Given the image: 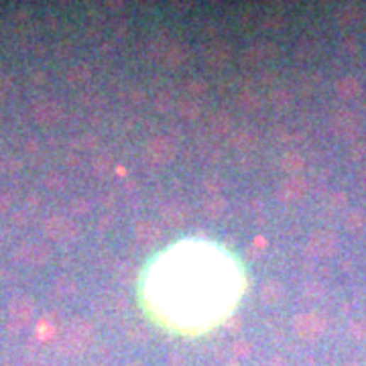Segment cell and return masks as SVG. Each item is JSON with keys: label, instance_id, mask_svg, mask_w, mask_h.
Returning <instances> with one entry per match:
<instances>
[{"label": "cell", "instance_id": "cell-16", "mask_svg": "<svg viewBox=\"0 0 366 366\" xmlns=\"http://www.w3.org/2000/svg\"><path fill=\"white\" fill-rule=\"evenodd\" d=\"M204 60L208 65H214V67H220L224 63L230 61V47L226 43H212L204 51Z\"/></svg>", "mask_w": 366, "mask_h": 366}, {"label": "cell", "instance_id": "cell-10", "mask_svg": "<svg viewBox=\"0 0 366 366\" xmlns=\"http://www.w3.org/2000/svg\"><path fill=\"white\" fill-rule=\"evenodd\" d=\"M30 114H33L35 121L41 122V124H53V122L60 121L63 110L55 100H37L30 108Z\"/></svg>", "mask_w": 366, "mask_h": 366}, {"label": "cell", "instance_id": "cell-31", "mask_svg": "<svg viewBox=\"0 0 366 366\" xmlns=\"http://www.w3.org/2000/svg\"><path fill=\"white\" fill-rule=\"evenodd\" d=\"M348 332H350L352 338H356V340H362V338H366V321L365 320L350 321V328H348Z\"/></svg>", "mask_w": 366, "mask_h": 366}, {"label": "cell", "instance_id": "cell-23", "mask_svg": "<svg viewBox=\"0 0 366 366\" xmlns=\"http://www.w3.org/2000/svg\"><path fill=\"white\" fill-rule=\"evenodd\" d=\"M269 98H271L273 106H277L279 110L291 106V102H293V94L287 88H274V90H271Z\"/></svg>", "mask_w": 366, "mask_h": 366}, {"label": "cell", "instance_id": "cell-9", "mask_svg": "<svg viewBox=\"0 0 366 366\" xmlns=\"http://www.w3.org/2000/svg\"><path fill=\"white\" fill-rule=\"evenodd\" d=\"M279 53V49L274 43H269V41H259V43H253L244 49L243 53V63L246 65H257V63H265V61L273 60L274 55Z\"/></svg>", "mask_w": 366, "mask_h": 366}, {"label": "cell", "instance_id": "cell-1", "mask_svg": "<svg viewBox=\"0 0 366 366\" xmlns=\"http://www.w3.org/2000/svg\"><path fill=\"white\" fill-rule=\"evenodd\" d=\"M149 55L155 61H161L167 67H179L187 61V47L182 41L169 39V37H157L149 45Z\"/></svg>", "mask_w": 366, "mask_h": 366}, {"label": "cell", "instance_id": "cell-2", "mask_svg": "<svg viewBox=\"0 0 366 366\" xmlns=\"http://www.w3.org/2000/svg\"><path fill=\"white\" fill-rule=\"evenodd\" d=\"M94 338V326L88 320H77L70 321L65 326V330L60 336V350L74 354V352H82Z\"/></svg>", "mask_w": 366, "mask_h": 366}, {"label": "cell", "instance_id": "cell-21", "mask_svg": "<svg viewBox=\"0 0 366 366\" xmlns=\"http://www.w3.org/2000/svg\"><path fill=\"white\" fill-rule=\"evenodd\" d=\"M232 145H234L236 149L248 151V149H253V147L257 145V135L250 133V131H238V133H234V137H232Z\"/></svg>", "mask_w": 366, "mask_h": 366}, {"label": "cell", "instance_id": "cell-35", "mask_svg": "<svg viewBox=\"0 0 366 366\" xmlns=\"http://www.w3.org/2000/svg\"><path fill=\"white\" fill-rule=\"evenodd\" d=\"M328 204H330V208H332V210H340V208H344V204H346V194L336 192V194L330 196Z\"/></svg>", "mask_w": 366, "mask_h": 366}, {"label": "cell", "instance_id": "cell-26", "mask_svg": "<svg viewBox=\"0 0 366 366\" xmlns=\"http://www.w3.org/2000/svg\"><path fill=\"white\" fill-rule=\"evenodd\" d=\"M238 102H240V106H243L244 110H248V112L259 110L260 104H262L260 96L259 94H255V92H243V94L238 96Z\"/></svg>", "mask_w": 366, "mask_h": 366}, {"label": "cell", "instance_id": "cell-34", "mask_svg": "<svg viewBox=\"0 0 366 366\" xmlns=\"http://www.w3.org/2000/svg\"><path fill=\"white\" fill-rule=\"evenodd\" d=\"M173 104V100H171V96L169 94H157V98H155V106H157V110H161V112H165V110H169V106Z\"/></svg>", "mask_w": 366, "mask_h": 366}, {"label": "cell", "instance_id": "cell-14", "mask_svg": "<svg viewBox=\"0 0 366 366\" xmlns=\"http://www.w3.org/2000/svg\"><path fill=\"white\" fill-rule=\"evenodd\" d=\"M18 259L27 262V265H41V262H45L49 259V248L39 243L25 244L18 250Z\"/></svg>", "mask_w": 366, "mask_h": 366}, {"label": "cell", "instance_id": "cell-22", "mask_svg": "<svg viewBox=\"0 0 366 366\" xmlns=\"http://www.w3.org/2000/svg\"><path fill=\"white\" fill-rule=\"evenodd\" d=\"M344 226L352 232H358L366 226V214L362 210H350L344 216Z\"/></svg>", "mask_w": 366, "mask_h": 366}, {"label": "cell", "instance_id": "cell-13", "mask_svg": "<svg viewBox=\"0 0 366 366\" xmlns=\"http://www.w3.org/2000/svg\"><path fill=\"white\" fill-rule=\"evenodd\" d=\"M161 218L165 220V224L169 226H182L187 220V208L183 206L182 201H167L159 208Z\"/></svg>", "mask_w": 366, "mask_h": 366}, {"label": "cell", "instance_id": "cell-38", "mask_svg": "<svg viewBox=\"0 0 366 366\" xmlns=\"http://www.w3.org/2000/svg\"><path fill=\"white\" fill-rule=\"evenodd\" d=\"M45 182L47 183H53V187H51V189H60L61 185L65 183V177H63V175H60V173H55V171H53V173H49V177H47Z\"/></svg>", "mask_w": 366, "mask_h": 366}, {"label": "cell", "instance_id": "cell-7", "mask_svg": "<svg viewBox=\"0 0 366 366\" xmlns=\"http://www.w3.org/2000/svg\"><path fill=\"white\" fill-rule=\"evenodd\" d=\"M79 232L77 222H74L67 216H51L45 222V234L47 238L55 240V243H67L74 240Z\"/></svg>", "mask_w": 366, "mask_h": 366}, {"label": "cell", "instance_id": "cell-43", "mask_svg": "<svg viewBox=\"0 0 366 366\" xmlns=\"http://www.w3.org/2000/svg\"><path fill=\"white\" fill-rule=\"evenodd\" d=\"M126 366H143V365H126Z\"/></svg>", "mask_w": 366, "mask_h": 366}, {"label": "cell", "instance_id": "cell-41", "mask_svg": "<svg viewBox=\"0 0 366 366\" xmlns=\"http://www.w3.org/2000/svg\"><path fill=\"white\" fill-rule=\"evenodd\" d=\"M240 326H243V320H240L238 316H232V318H228V321H226V328L232 330V332H234V330H238Z\"/></svg>", "mask_w": 366, "mask_h": 366}, {"label": "cell", "instance_id": "cell-39", "mask_svg": "<svg viewBox=\"0 0 366 366\" xmlns=\"http://www.w3.org/2000/svg\"><path fill=\"white\" fill-rule=\"evenodd\" d=\"M366 152V145L365 143H358V145H354L350 149V157L352 159H362Z\"/></svg>", "mask_w": 366, "mask_h": 366}, {"label": "cell", "instance_id": "cell-19", "mask_svg": "<svg viewBox=\"0 0 366 366\" xmlns=\"http://www.w3.org/2000/svg\"><path fill=\"white\" fill-rule=\"evenodd\" d=\"M201 210L208 218L216 220V218L224 216V212H226V199L222 196H206L204 204H201Z\"/></svg>", "mask_w": 366, "mask_h": 366}, {"label": "cell", "instance_id": "cell-42", "mask_svg": "<svg viewBox=\"0 0 366 366\" xmlns=\"http://www.w3.org/2000/svg\"><path fill=\"white\" fill-rule=\"evenodd\" d=\"M265 244H267V243H265V238H260V236H257V238H255V248H259V250H260V248H265Z\"/></svg>", "mask_w": 366, "mask_h": 366}, {"label": "cell", "instance_id": "cell-33", "mask_svg": "<svg viewBox=\"0 0 366 366\" xmlns=\"http://www.w3.org/2000/svg\"><path fill=\"white\" fill-rule=\"evenodd\" d=\"M262 25H265L267 29H281V27L285 25V18L281 15H277V13H271V15L262 21Z\"/></svg>", "mask_w": 366, "mask_h": 366}, {"label": "cell", "instance_id": "cell-37", "mask_svg": "<svg viewBox=\"0 0 366 366\" xmlns=\"http://www.w3.org/2000/svg\"><path fill=\"white\" fill-rule=\"evenodd\" d=\"M121 277H122V281H135V277H137V269H135L131 262H128V265H122Z\"/></svg>", "mask_w": 366, "mask_h": 366}, {"label": "cell", "instance_id": "cell-12", "mask_svg": "<svg viewBox=\"0 0 366 366\" xmlns=\"http://www.w3.org/2000/svg\"><path fill=\"white\" fill-rule=\"evenodd\" d=\"M135 238L140 246H152L163 238V230L152 220H138L135 226Z\"/></svg>", "mask_w": 366, "mask_h": 366}, {"label": "cell", "instance_id": "cell-29", "mask_svg": "<svg viewBox=\"0 0 366 366\" xmlns=\"http://www.w3.org/2000/svg\"><path fill=\"white\" fill-rule=\"evenodd\" d=\"M212 128L214 133H218V135H226L232 128V118L228 114H216L212 121Z\"/></svg>", "mask_w": 366, "mask_h": 366}, {"label": "cell", "instance_id": "cell-28", "mask_svg": "<svg viewBox=\"0 0 366 366\" xmlns=\"http://www.w3.org/2000/svg\"><path fill=\"white\" fill-rule=\"evenodd\" d=\"M185 92L189 96V100H196V98H204L208 94V86L199 79H194V82H187L185 84Z\"/></svg>", "mask_w": 366, "mask_h": 366}, {"label": "cell", "instance_id": "cell-5", "mask_svg": "<svg viewBox=\"0 0 366 366\" xmlns=\"http://www.w3.org/2000/svg\"><path fill=\"white\" fill-rule=\"evenodd\" d=\"M293 330L301 340H316L326 332V318L318 311H304L293 320Z\"/></svg>", "mask_w": 366, "mask_h": 366}, {"label": "cell", "instance_id": "cell-25", "mask_svg": "<svg viewBox=\"0 0 366 366\" xmlns=\"http://www.w3.org/2000/svg\"><path fill=\"white\" fill-rule=\"evenodd\" d=\"M177 112L182 114L183 118H187V121H194V118H198L199 116V106L196 100H182V102H177Z\"/></svg>", "mask_w": 366, "mask_h": 366}, {"label": "cell", "instance_id": "cell-36", "mask_svg": "<svg viewBox=\"0 0 366 366\" xmlns=\"http://www.w3.org/2000/svg\"><path fill=\"white\" fill-rule=\"evenodd\" d=\"M340 47H342L344 51H348V53H356L360 45H358V39H356V37H344Z\"/></svg>", "mask_w": 366, "mask_h": 366}, {"label": "cell", "instance_id": "cell-24", "mask_svg": "<svg viewBox=\"0 0 366 366\" xmlns=\"http://www.w3.org/2000/svg\"><path fill=\"white\" fill-rule=\"evenodd\" d=\"M112 167H114V163H112V159L108 157V155H100V157H96V161H94V175H98V177H106L112 173Z\"/></svg>", "mask_w": 366, "mask_h": 366}, {"label": "cell", "instance_id": "cell-4", "mask_svg": "<svg viewBox=\"0 0 366 366\" xmlns=\"http://www.w3.org/2000/svg\"><path fill=\"white\" fill-rule=\"evenodd\" d=\"M173 157H175V145L169 137L157 135L149 138V143L145 145V161L155 167L167 165L169 161H173Z\"/></svg>", "mask_w": 366, "mask_h": 366}, {"label": "cell", "instance_id": "cell-30", "mask_svg": "<svg viewBox=\"0 0 366 366\" xmlns=\"http://www.w3.org/2000/svg\"><path fill=\"white\" fill-rule=\"evenodd\" d=\"M53 334H55V326L49 320H41L37 323V336L41 340H47V338H51Z\"/></svg>", "mask_w": 366, "mask_h": 366}, {"label": "cell", "instance_id": "cell-3", "mask_svg": "<svg viewBox=\"0 0 366 366\" xmlns=\"http://www.w3.org/2000/svg\"><path fill=\"white\" fill-rule=\"evenodd\" d=\"M33 314H35V305L29 297H16L6 309V328L11 332L25 330L33 320Z\"/></svg>", "mask_w": 366, "mask_h": 366}, {"label": "cell", "instance_id": "cell-32", "mask_svg": "<svg viewBox=\"0 0 366 366\" xmlns=\"http://www.w3.org/2000/svg\"><path fill=\"white\" fill-rule=\"evenodd\" d=\"M204 185H206L208 196H220V189L224 187V182L220 177H210V179H206Z\"/></svg>", "mask_w": 366, "mask_h": 366}, {"label": "cell", "instance_id": "cell-15", "mask_svg": "<svg viewBox=\"0 0 366 366\" xmlns=\"http://www.w3.org/2000/svg\"><path fill=\"white\" fill-rule=\"evenodd\" d=\"M365 18V9L360 4H346V6H340L336 11V21L342 25V27H350L356 25Z\"/></svg>", "mask_w": 366, "mask_h": 366}, {"label": "cell", "instance_id": "cell-18", "mask_svg": "<svg viewBox=\"0 0 366 366\" xmlns=\"http://www.w3.org/2000/svg\"><path fill=\"white\" fill-rule=\"evenodd\" d=\"M305 165L307 163H305L304 155H299V152L289 151L281 157V167H283V171H287L289 175H299L305 169Z\"/></svg>", "mask_w": 366, "mask_h": 366}, {"label": "cell", "instance_id": "cell-27", "mask_svg": "<svg viewBox=\"0 0 366 366\" xmlns=\"http://www.w3.org/2000/svg\"><path fill=\"white\" fill-rule=\"evenodd\" d=\"M67 79H70L72 84H79V82L90 79V67H88V65H84V63L74 65V67L70 70V74H67Z\"/></svg>", "mask_w": 366, "mask_h": 366}, {"label": "cell", "instance_id": "cell-11", "mask_svg": "<svg viewBox=\"0 0 366 366\" xmlns=\"http://www.w3.org/2000/svg\"><path fill=\"white\" fill-rule=\"evenodd\" d=\"M307 194V179L304 175H289L279 187V198L283 201H297Z\"/></svg>", "mask_w": 366, "mask_h": 366}, {"label": "cell", "instance_id": "cell-20", "mask_svg": "<svg viewBox=\"0 0 366 366\" xmlns=\"http://www.w3.org/2000/svg\"><path fill=\"white\" fill-rule=\"evenodd\" d=\"M260 297H262V301L267 305L279 304L281 297H283V285H281L279 281H274V279H269V281L262 285V289H260Z\"/></svg>", "mask_w": 366, "mask_h": 366}, {"label": "cell", "instance_id": "cell-40", "mask_svg": "<svg viewBox=\"0 0 366 366\" xmlns=\"http://www.w3.org/2000/svg\"><path fill=\"white\" fill-rule=\"evenodd\" d=\"M13 88V79L6 76H0V96L9 94V90Z\"/></svg>", "mask_w": 366, "mask_h": 366}, {"label": "cell", "instance_id": "cell-17", "mask_svg": "<svg viewBox=\"0 0 366 366\" xmlns=\"http://www.w3.org/2000/svg\"><path fill=\"white\" fill-rule=\"evenodd\" d=\"M362 92V84L354 76H344L336 82V94L344 100H352Z\"/></svg>", "mask_w": 366, "mask_h": 366}, {"label": "cell", "instance_id": "cell-8", "mask_svg": "<svg viewBox=\"0 0 366 366\" xmlns=\"http://www.w3.org/2000/svg\"><path fill=\"white\" fill-rule=\"evenodd\" d=\"M338 236L330 230L314 232L307 240V253L316 259H330L338 250Z\"/></svg>", "mask_w": 366, "mask_h": 366}, {"label": "cell", "instance_id": "cell-6", "mask_svg": "<svg viewBox=\"0 0 366 366\" xmlns=\"http://www.w3.org/2000/svg\"><path fill=\"white\" fill-rule=\"evenodd\" d=\"M330 126L334 131L336 137L340 138H348V140H354V138L360 135V124H358V116L348 110V108H340L336 110L330 118Z\"/></svg>", "mask_w": 366, "mask_h": 366}]
</instances>
